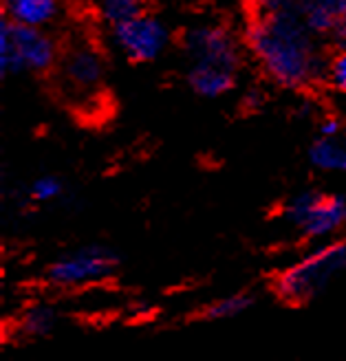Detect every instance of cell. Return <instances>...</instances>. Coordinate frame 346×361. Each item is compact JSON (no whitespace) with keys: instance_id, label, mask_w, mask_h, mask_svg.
I'll return each mask as SVG.
<instances>
[{"instance_id":"1","label":"cell","mask_w":346,"mask_h":361,"mask_svg":"<svg viewBox=\"0 0 346 361\" xmlns=\"http://www.w3.org/2000/svg\"><path fill=\"white\" fill-rule=\"evenodd\" d=\"M314 35L298 11L258 13L247 29V47L271 82L300 90L324 75L326 68Z\"/></svg>"},{"instance_id":"2","label":"cell","mask_w":346,"mask_h":361,"mask_svg":"<svg viewBox=\"0 0 346 361\" xmlns=\"http://www.w3.org/2000/svg\"><path fill=\"white\" fill-rule=\"evenodd\" d=\"M344 271L346 240H331L287 267L274 280V291L282 302L300 306L324 293Z\"/></svg>"},{"instance_id":"3","label":"cell","mask_w":346,"mask_h":361,"mask_svg":"<svg viewBox=\"0 0 346 361\" xmlns=\"http://www.w3.org/2000/svg\"><path fill=\"white\" fill-rule=\"evenodd\" d=\"M58 62V44L44 29L7 20L0 27V71L5 78L47 73Z\"/></svg>"},{"instance_id":"4","label":"cell","mask_w":346,"mask_h":361,"mask_svg":"<svg viewBox=\"0 0 346 361\" xmlns=\"http://www.w3.org/2000/svg\"><path fill=\"white\" fill-rule=\"evenodd\" d=\"M282 219L304 238L326 240L346 225V198L314 190L300 192L282 207Z\"/></svg>"},{"instance_id":"5","label":"cell","mask_w":346,"mask_h":361,"mask_svg":"<svg viewBox=\"0 0 346 361\" xmlns=\"http://www.w3.org/2000/svg\"><path fill=\"white\" fill-rule=\"evenodd\" d=\"M117 256L108 247H82L60 256L47 267V280L60 288H78L111 278L117 271Z\"/></svg>"},{"instance_id":"6","label":"cell","mask_w":346,"mask_h":361,"mask_svg":"<svg viewBox=\"0 0 346 361\" xmlns=\"http://www.w3.org/2000/svg\"><path fill=\"white\" fill-rule=\"evenodd\" d=\"M184 51L190 66L221 68L239 73L241 47L236 35L223 25H196L184 38Z\"/></svg>"},{"instance_id":"7","label":"cell","mask_w":346,"mask_h":361,"mask_svg":"<svg viewBox=\"0 0 346 361\" xmlns=\"http://www.w3.org/2000/svg\"><path fill=\"white\" fill-rule=\"evenodd\" d=\"M113 47L131 62H153L163 56L170 44V31L148 11L129 23L111 27Z\"/></svg>"},{"instance_id":"8","label":"cell","mask_w":346,"mask_h":361,"mask_svg":"<svg viewBox=\"0 0 346 361\" xmlns=\"http://www.w3.org/2000/svg\"><path fill=\"white\" fill-rule=\"evenodd\" d=\"M106 64L88 42H76L60 58V84L73 97H90L102 88Z\"/></svg>"},{"instance_id":"9","label":"cell","mask_w":346,"mask_h":361,"mask_svg":"<svg viewBox=\"0 0 346 361\" xmlns=\"http://www.w3.org/2000/svg\"><path fill=\"white\" fill-rule=\"evenodd\" d=\"M60 16V0H5V18L23 27L44 29Z\"/></svg>"},{"instance_id":"10","label":"cell","mask_w":346,"mask_h":361,"mask_svg":"<svg viewBox=\"0 0 346 361\" xmlns=\"http://www.w3.org/2000/svg\"><path fill=\"white\" fill-rule=\"evenodd\" d=\"M296 11L316 35L335 33L346 20L342 0H302Z\"/></svg>"},{"instance_id":"11","label":"cell","mask_w":346,"mask_h":361,"mask_svg":"<svg viewBox=\"0 0 346 361\" xmlns=\"http://www.w3.org/2000/svg\"><path fill=\"white\" fill-rule=\"evenodd\" d=\"M60 324V313L56 306L44 304V302H35L20 313L18 317V333L29 339H42L49 337L53 331L58 329Z\"/></svg>"},{"instance_id":"12","label":"cell","mask_w":346,"mask_h":361,"mask_svg":"<svg viewBox=\"0 0 346 361\" xmlns=\"http://www.w3.org/2000/svg\"><path fill=\"white\" fill-rule=\"evenodd\" d=\"M309 161L322 172H346V139L318 137L309 148Z\"/></svg>"},{"instance_id":"13","label":"cell","mask_w":346,"mask_h":361,"mask_svg":"<svg viewBox=\"0 0 346 361\" xmlns=\"http://www.w3.org/2000/svg\"><path fill=\"white\" fill-rule=\"evenodd\" d=\"M145 13V0H102L100 16L108 27H117Z\"/></svg>"},{"instance_id":"14","label":"cell","mask_w":346,"mask_h":361,"mask_svg":"<svg viewBox=\"0 0 346 361\" xmlns=\"http://www.w3.org/2000/svg\"><path fill=\"white\" fill-rule=\"evenodd\" d=\"M251 306H253V298L249 293H234V295L212 302L205 309L203 317L205 319H232L249 311Z\"/></svg>"},{"instance_id":"15","label":"cell","mask_w":346,"mask_h":361,"mask_svg":"<svg viewBox=\"0 0 346 361\" xmlns=\"http://www.w3.org/2000/svg\"><path fill=\"white\" fill-rule=\"evenodd\" d=\"M62 190H64V185L58 176L44 174V176H38L29 185V198L33 203H51L62 196Z\"/></svg>"},{"instance_id":"16","label":"cell","mask_w":346,"mask_h":361,"mask_svg":"<svg viewBox=\"0 0 346 361\" xmlns=\"http://www.w3.org/2000/svg\"><path fill=\"white\" fill-rule=\"evenodd\" d=\"M324 78H326V82H329L331 88L340 90V93H346V49L344 47L335 53L329 62H326Z\"/></svg>"},{"instance_id":"17","label":"cell","mask_w":346,"mask_h":361,"mask_svg":"<svg viewBox=\"0 0 346 361\" xmlns=\"http://www.w3.org/2000/svg\"><path fill=\"white\" fill-rule=\"evenodd\" d=\"M302 0H249L253 11L258 13H276V11H296Z\"/></svg>"},{"instance_id":"18","label":"cell","mask_w":346,"mask_h":361,"mask_svg":"<svg viewBox=\"0 0 346 361\" xmlns=\"http://www.w3.org/2000/svg\"><path fill=\"white\" fill-rule=\"evenodd\" d=\"M342 123L335 117H324L318 121V137H340Z\"/></svg>"},{"instance_id":"19","label":"cell","mask_w":346,"mask_h":361,"mask_svg":"<svg viewBox=\"0 0 346 361\" xmlns=\"http://www.w3.org/2000/svg\"><path fill=\"white\" fill-rule=\"evenodd\" d=\"M265 104V95L261 93L258 88H251L245 93L243 97V106H245V111H258V108Z\"/></svg>"},{"instance_id":"20","label":"cell","mask_w":346,"mask_h":361,"mask_svg":"<svg viewBox=\"0 0 346 361\" xmlns=\"http://www.w3.org/2000/svg\"><path fill=\"white\" fill-rule=\"evenodd\" d=\"M335 33H338V42H340V47H344V49H346V20L340 25V29H338Z\"/></svg>"},{"instance_id":"21","label":"cell","mask_w":346,"mask_h":361,"mask_svg":"<svg viewBox=\"0 0 346 361\" xmlns=\"http://www.w3.org/2000/svg\"><path fill=\"white\" fill-rule=\"evenodd\" d=\"M342 7H344V16H346V0H342Z\"/></svg>"}]
</instances>
